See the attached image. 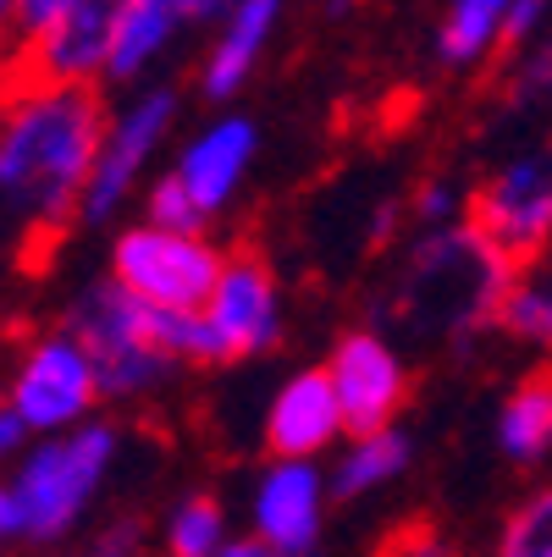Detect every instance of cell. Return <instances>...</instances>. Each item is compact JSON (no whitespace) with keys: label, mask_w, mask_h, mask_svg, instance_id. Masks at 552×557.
Returning a JSON list of instances; mask_svg holds the SVG:
<instances>
[{"label":"cell","mask_w":552,"mask_h":557,"mask_svg":"<svg viewBox=\"0 0 552 557\" xmlns=\"http://www.w3.org/2000/svg\"><path fill=\"white\" fill-rule=\"evenodd\" d=\"M498 326H508L525 343L552 348V276H519L514 293H508V304H503V321Z\"/></svg>","instance_id":"7402d4cb"},{"label":"cell","mask_w":552,"mask_h":557,"mask_svg":"<svg viewBox=\"0 0 552 557\" xmlns=\"http://www.w3.org/2000/svg\"><path fill=\"white\" fill-rule=\"evenodd\" d=\"M519 282V265L492 244L476 221L420 232L398 282L387 293V321L415 337H476L503 321V304Z\"/></svg>","instance_id":"7a4b0ae2"},{"label":"cell","mask_w":552,"mask_h":557,"mask_svg":"<svg viewBox=\"0 0 552 557\" xmlns=\"http://www.w3.org/2000/svg\"><path fill=\"white\" fill-rule=\"evenodd\" d=\"M327 7H332V17H343V12L354 7V0H327Z\"/></svg>","instance_id":"e575fe53"},{"label":"cell","mask_w":552,"mask_h":557,"mask_svg":"<svg viewBox=\"0 0 552 557\" xmlns=\"http://www.w3.org/2000/svg\"><path fill=\"white\" fill-rule=\"evenodd\" d=\"M409 469V436L392 431H370V436H348L332 469V492L338 497H370L381 486H392Z\"/></svg>","instance_id":"ac0fdd59"},{"label":"cell","mask_w":552,"mask_h":557,"mask_svg":"<svg viewBox=\"0 0 552 557\" xmlns=\"http://www.w3.org/2000/svg\"><path fill=\"white\" fill-rule=\"evenodd\" d=\"M282 12H287V0H232V12L221 17L216 45H210V55L199 66L205 100H232L249 84L266 45H271V34H277V23H282Z\"/></svg>","instance_id":"9a60e30c"},{"label":"cell","mask_w":552,"mask_h":557,"mask_svg":"<svg viewBox=\"0 0 552 557\" xmlns=\"http://www.w3.org/2000/svg\"><path fill=\"white\" fill-rule=\"evenodd\" d=\"M232 541L226 513L216 497H183L167 519V552L172 557H216Z\"/></svg>","instance_id":"ffe728a7"},{"label":"cell","mask_w":552,"mask_h":557,"mask_svg":"<svg viewBox=\"0 0 552 557\" xmlns=\"http://www.w3.org/2000/svg\"><path fill=\"white\" fill-rule=\"evenodd\" d=\"M498 557H552V486L536 492V497L503 524Z\"/></svg>","instance_id":"603a6c76"},{"label":"cell","mask_w":552,"mask_h":557,"mask_svg":"<svg viewBox=\"0 0 552 557\" xmlns=\"http://www.w3.org/2000/svg\"><path fill=\"white\" fill-rule=\"evenodd\" d=\"M514 0H447V17L437 28V55L442 66H476L503 45Z\"/></svg>","instance_id":"d6986e66"},{"label":"cell","mask_w":552,"mask_h":557,"mask_svg":"<svg viewBox=\"0 0 552 557\" xmlns=\"http://www.w3.org/2000/svg\"><path fill=\"white\" fill-rule=\"evenodd\" d=\"M547 39V0H514V12H508V28H503V45L508 50H530Z\"/></svg>","instance_id":"4316f807"},{"label":"cell","mask_w":552,"mask_h":557,"mask_svg":"<svg viewBox=\"0 0 552 557\" xmlns=\"http://www.w3.org/2000/svg\"><path fill=\"white\" fill-rule=\"evenodd\" d=\"M138 546H144V524H138V519H111V524L84 546V557H138Z\"/></svg>","instance_id":"f1b7e54d"},{"label":"cell","mask_w":552,"mask_h":557,"mask_svg":"<svg viewBox=\"0 0 552 557\" xmlns=\"http://www.w3.org/2000/svg\"><path fill=\"white\" fill-rule=\"evenodd\" d=\"M476 221L492 244L519 265L552 244V144H536L514 161H503L469 199Z\"/></svg>","instance_id":"ba28073f"},{"label":"cell","mask_w":552,"mask_h":557,"mask_svg":"<svg viewBox=\"0 0 552 557\" xmlns=\"http://www.w3.org/2000/svg\"><path fill=\"white\" fill-rule=\"evenodd\" d=\"M216 557H282V552H271L266 541H255V535H232Z\"/></svg>","instance_id":"d6a6232c"},{"label":"cell","mask_w":552,"mask_h":557,"mask_svg":"<svg viewBox=\"0 0 552 557\" xmlns=\"http://www.w3.org/2000/svg\"><path fill=\"white\" fill-rule=\"evenodd\" d=\"M226 255L205 232H161L149 221H133L111 237V282L133 293L144 309H205L221 282Z\"/></svg>","instance_id":"5b68a950"},{"label":"cell","mask_w":552,"mask_h":557,"mask_svg":"<svg viewBox=\"0 0 552 557\" xmlns=\"http://www.w3.org/2000/svg\"><path fill=\"white\" fill-rule=\"evenodd\" d=\"M321 370L338 392L348 436L392 431V420H398L404 397H409V364H404L398 348H392L387 332H348Z\"/></svg>","instance_id":"9c48e42d"},{"label":"cell","mask_w":552,"mask_h":557,"mask_svg":"<svg viewBox=\"0 0 552 557\" xmlns=\"http://www.w3.org/2000/svg\"><path fill=\"white\" fill-rule=\"evenodd\" d=\"M172 127H177V89H167V84H144L111 111L100 161H95V177L84 194V226L116 221V210L133 199V188L144 183L149 161L161 154Z\"/></svg>","instance_id":"52a82bcc"},{"label":"cell","mask_w":552,"mask_h":557,"mask_svg":"<svg viewBox=\"0 0 552 557\" xmlns=\"http://www.w3.org/2000/svg\"><path fill=\"white\" fill-rule=\"evenodd\" d=\"M266 442L277 458H321L327 447L348 442L338 392L327 381V370H293L266 404Z\"/></svg>","instance_id":"5bb4252c"},{"label":"cell","mask_w":552,"mask_h":557,"mask_svg":"<svg viewBox=\"0 0 552 557\" xmlns=\"http://www.w3.org/2000/svg\"><path fill=\"white\" fill-rule=\"evenodd\" d=\"M106 122L111 111L95 89L12 72L0 89V237L28 249L84 221Z\"/></svg>","instance_id":"6da1fadb"},{"label":"cell","mask_w":552,"mask_h":557,"mask_svg":"<svg viewBox=\"0 0 552 557\" xmlns=\"http://www.w3.org/2000/svg\"><path fill=\"white\" fill-rule=\"evenodd\" d=\"M100 375L95 359L84 354L72 332H45L17 354V370L7 381V404L17 409V420L34 431V442L45 436H66L77 425L95 420L100 404Z\"/></svg>","instance_id":"8992f818"},{"label":"cell","mask_w":552,"mask_h":557,"mask_svg":"<svg viewBox=\"0 0 552 557\" xmlns=\"http://www.w3.org/2000/svg\"><path fill=\"white\" fill-rule=\"evenodd\" d=\"M183 23L161 7V0H127V12L116 23V45L106 61V84H138V77L177 45Z\"/></svg>","instance_id":"2e32d148"},{"label":"cell","mask_w":552,"mask_h":557,"mask_svg":"<svg viewBox=\"0 0 552 557\" xmlns=\"http://www.w3.org/2000/svg\"><path fill=\"white\" fill-rule=\"evenodd\" d=\"M122 436L106 420H89L66 436H45L28 447V458L12 469V503H17V524L23 541H61L77 519L89 513V503L100 497L106 474L116 463Z\"/></svg>","instance_id":"3957f363"},{"label":"cell","mask_w":552,"mask_h":557,"mask_svg":"<svg viewBox=\"0 0 552 557\" xmlns=\"http://www.w3.org/2000/svg\"><path fill=\"white\" fill-rule=\"evenodd\" d=\"M205 321H210L226 364L271 354L282 343V293H277L271 265L255 255H226L221 282L205 304Z\"/></svg>","instance_id":"8fae6325"},{"label":"cell","mask_w":552,"mask_h":557,"mask_svg":"<svg viewBox=\"0 0 552 557\" xmlns=\"http://www.w3.org/2000/svg\"><path fill=\"white\" fill-rule=\"evenodd\" d=\"M122 12L127 0H72L50 23V34H39L17 55V72L45 77V84H77V89L106 84V61H111Z\"/></svg>","instance_id":"7c38bea8"},{"label":"cell","mask_w":552,"mask_h":557,"mask_svg":"<svg viewBox=\"0 0 552 557\" xmlns=\"http://www.w3.org/2000/svg\"><path fill=\"white\" fill-rule=\"evenodd\" d=\"M7 541H23V524H17V503H12V486L0 481V546Z\"/></svg>","instance_id":"1f68e13d"},{"label":"cell","mask_w":552,"mask_h":557,"mask_svg":"<svg viewBox=\"0 0 552 557\" xmlns=\"http://www.w3.org/2000/svg\"><path fill=\"white\" fill-rule=\"evenodd\" d=\"M514 106L552 111V34L519 55V72H514Z\"/></svg>","instance_id":"d4e9b609"},{"label":"cell","mask_w":552,"mask_h":557,"mask_svg":"<svg viewBox=\"0 0 552 557\" xmlns=\"http://www.w3.org/2000/svg\"><path fill=\"white\" fill-rule=\"evenodd\" d=\"M144 221L161 226V232H199L205 226V210L188 199V188L172 172H161V177L144 188Z\"/></svg>","instance_id":"cb8c5ba5"},{"label":"cell","mask_w":552,"mask_h":557,"mask_svg":"<svg viewBox=\"0 0 552 557\" xmlns=\"http://www.w3.org/2000/svg\"><path fill=\"white\" fill-rule=\"evenodd\" d=\"M0 55H17V0H0Z\"/></svg>","instance_id":"836d02e7"},{"label":"cell","mask_w":552,"mask_h":557,"mask_svg":"<svg viewBox=\"0 0 552 557\" xmlns=\"http://www.w3.org/2000/svg\"><path fill=\"white\" fill-rule=\"evenodd\" d=\"M149 321H155V343H161V354L183 370V364H226L210 321H205V309H149Z\"/></svg>","instance_id":"44dd1931"},{"label":"cell","mask_w":552,"mask_h":557,"mask_svg":"<svg viewBox=\"0 0 552 557\" xmlns=\"http://www.w3.org/2000/svg\"><path fill=\"white\" fill-rule=\"evenodd\" d=\"M255 149H260V127L249 116H216L177 149L172 177L188 188V199L205 210V221L232 205V194H238V183L255 161Z\"/></svg>","instance_id":"4fadbf2b"},{"label":"cell","mask_w":552,"mask_h":557,"mask_svg":"<svg viewBox=\"0 0 552 557\" xmlns=\"http://www.w3.org/2000/svg\"><path fill=\"white\" fill-rule=\"evenodd\" d=\"M327 497H332V474H321V463L271 458L249 497L255 541H266L282 557H309L327 524Z\"/></svg>","instance_id":"30bf717a"},{"label":"cell","mask_w":552,"mask_h":557,"mask_svg":"<svg viewBox=\"0 0 552 557\" xmlns=\"http://www.w3.org/2000/svg\"><path fill=\"white\" fill-rule=\"evenodd\" d=\"M409 210H415V221L426 232H442V226H458L464 221V194L453 183H426V188H415Z\"/></svg>","instance_id":"484cf974"},{"label":"cell","mask_w":552,"mask_h":557,"mask_svg":"<svg viewBox=\"0 0 552 557\" xmlns=\"http://www.w3.org/2000/svg\"><path fill=\"white\" fill-rule=\"evenodd\" d=\"M61 332H72L77 343H84V354L95 359L100 392L116 397V404L149 397L155 386H161V381L177 370V364L161 354V343H155L149 309H144L133 293H122L111 276L84 282V287L72 293Z\"/></svg>","instance_id":"277c9868"},{"label":"cell","mask_w":552,"mask_h":557,"mask_svg":"<svg viewBox=\"0 0 552 557\" xmlns=\"http://www.w3.org/2000/svg\"><path fill=\"white\" fill-rule=\"evenodd\" d=\"M66 7H72V0H17V55H23L39 34H50V23H56ZM17 55H12V66H17Z\"/></svg>","instance_id":"83f0119b"},{"label":"cell","mask_w":552,"mask_h":557,"mask_svg":"<svg viewBox=\"0 0 552 557\" xmlns=\"http://www.w3.org/2000/svg\"><path fill=\"white\" fill-rule=\"evenodd\" d=\"M161 7H167L183 28H199V23H216V28H221V17L232 12V0H161Z\"/></svg>","instance_id":"4dcf8cb0"},{"label":"cell","mask_w":552,"mask_h":557,"mask_svg":"<svg viewBox=\"0 0 552 557\" xmlns=\"http://www.w3.org/2000/svg\"><path fill=\"white\" fill-rule=\"evenodd\" d=\"M552 447V370L519 381L498 409V453L514 463H536Z\"/></svg>","instance_id":"e0dca14e"},{"label":"cell","mask_w":552,"mask_h":557,"mask_svg":"<svg viewBox=\"0 0 552 557\" xmlns=\"http://www.w3.org/2000/svg\"><path fill=\"white\" fill-rule=\"evenodd\" d=\"M28 447H34V431L17 420V409L7 397H0V469H17L28 458Z\"/></svg>","instance_id":"f546056e"}]
</instances>
